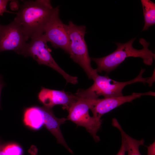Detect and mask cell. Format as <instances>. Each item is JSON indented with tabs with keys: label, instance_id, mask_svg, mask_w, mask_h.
<instances>
[{
	"label": "cell",
	"instance_id": "cell-3",
	"mask_svg": "<svg viewBox=\"0 0 155 155\" xmlns=\"http://www.w3.org/2000/svg\"><path fill=\"white\" fill-rule=\"evenodd\" d=\"M145 69L142 68L139 74L134 78L124 82L115 81L110 78L107 75H98L93 80L92 85L86 89H79L76 92L79 96L83 98H98L102 96L104 98L123 96L122 91L126 86L136 82L147 83L150 86L152 83L151 77L144 78L143 74Z\"/></svg>",
	"mask_w": 155,
	"mask_h": 155
},
{
	"label": "cell",
	"instance_id": "cell-16",
	"mask_svg": "<svg viewBox=\"0 0 155 155\" xmlns=\"http://www.w3.org/2000/svg\"><path fill=\"white\" fill-rule=\"evenodd\" d=\"M8 1L7 0H0V16H3L4 13L16 14V13L12 12L7 9V5Z\"/></svg>",
	"mask_w": 155,
	"mask_h": 155
},
{
	"label": "cell",
	"instance_id": "cell-15",
	"mask_svg": "<svg viewBox=\"0 0 155 155\" xmlns=\"http://www.w3.org/2000/svg\"><path fill=\"white\" fill-rule=\"evenodd\" d=\"M4 151L6 155H22L23 152L21 147L14 143L5 144Z\"/></svg>",
	"mask_w": 155,
	"mask_h": 155
},
{
	"label": "cell",
	"instance_id": "cell-12",
	"mask_svg": "<svg viewBox=\"0 0 155 155\" xmlns=\"http://www.w3.org/2000/svg\"><path fill=\"white\" fill-rule=\"evenodd\" d=\"M23 121L25 125L34 130H38L43 125L42 106H32L25 108L23 111Z\"/></svg>",
	"mask_w": 155,
	"mask_h": 155
},
{
	"label": "cell",
	"instance_id": "cell-6",
	"mask_svg": "<svg viewBox=\"0 0 155 155\" xmlns=\"http://www.w3.org/2000/svg\"><path fill=\"white\" fill-rule=\"evenodd\" d=\"M31 39L29 43H27L21 55L30 57L39 64L45 65L53 69L61 75L67 83L73 84L78 83L77 77L67 73L55 62L50 53L43 34L35 36Z\"/></svg>",
	"mask_w": 155,
	"mask_h": 155
},
{
	"label": "cell",
	"instance_id": "cell-17",
	"mask_svg": "<svg viewBox=\"0 0 155 155\" xmlns=\"http://www.w3.org/2000/svg\"><path fill=\"white\" fill-rule=\"evenodd\" d=\"M122 141L121 148L116 155H125L127 152V147L124 138L121 136Z\"/></svg>",
	"mask_w": 155,
	"mask_h": 155
},
{
	"label": "cell",
	"instance_id": "cell-20",
	"mask_svg": "<svg viewBox=\"0 0 155 155\" xmlns=\"http://www.w3.org/2000/svg\"><path fill=\"white\" fill-rule=\"evenodd\" d=\"M5 84L3 81L2 76L1 75H0V109H1L0 102L1 91L3 88L5 86Z\"/></svg>",
	"mask_w": 155,
	"mask_h": 155
},
{
	"label": "cell",
	"instance_id": "cell-11",
	"mask_svg": "<svg viewBox=\"0 0 155 155\" xmlns=\"http://www.w3.org/2000/svg\"><path fill=\"white\" fill-rule=\"evenodd\" d=\"M43 114V125L56 138L58 143L64 146L71 153L73 151L66 143L61 131L60 126L64 123L66 118H58L55 115L52 108L44 106H42Z\"/></svg>",
	"mask_w": 155,
	"mask_h": 155
},
{
	"label": "cell",
	"instance_id": "cell-2",
	"mask_svg": "<svg viewBox=\"0 0 155 155\" xmlns=\"http://www.w3.org/2000/svg\"><path fill=\"white\" fill-rule=\"evenodd\" d=\"M135 39L136 38H132L123 43L115 42L117 48L111 53L100 58H91L97 65V68L96 69L97 72L101 73L104 71L108 73L129 57H140L142 59L145 64L151 65L155 59V54L148 48L150 43L143 38H140L139 42L143 47L138 50L133 46Z\"/></svg>",
	"mask_w": 155,
	"mask_h": 155
},
{
	"label": "cell",
	"instance_id": "cell-7",
	"mask_svg": "<svg viewBox=\"0 0 155 155\" xmlns=\"http://www.w3.org/2000/svg\"><path fill=\"white\" fill-rule=\"evenodd\" d=\"M47 42H50L55 48H61L68 53L71 54V40L67 28L59 18V6L48 22L43 34Z\"/></svg>",
	"mask_w": 155,
	"mask_h": 155
},
{
	"label": "cell",
	"instance_id": "cell-19",
	"mask_svg": "<svg viewBox=\"0 0 155 155\" xmlns=\"http://www.w3.org/2000/svg\"><path fill=\"white\" fill-rule=\"evenodd\" d=\"M30 155H38V150L34 145H32L28 151Z\"/></svg>",
	"mask_w": 155,
	"mask_h": 155
},
{
	"label": "cell",
	"instance_id": "cell-14",
	"mask_svg": "<svg viewBox=\"0 0 155 155\" xmlns=\"http://www.w3.org/2000/svg\"><path fill=\"white\" fill-rule=\"evenodd\" d=\"M144 20L142 31L155 24V3L150 0H141Z\"/></svg>",
	"mask_w": 155,
	"mask_h": 155
},
{
	"label": "cell",
	"instance_id": "cell-18",
	"mask_svg": "<svg viewBox=\"0 0 155 155\" xmlns=\"http://www.w3.org/2000/svg\"><path fill=\"white\" fill-rule=\"evenodd\" d=\"M147 155H155V142L148 146Z\"/></svg>",
	"mask_w": 155,
	"mask_h": 155
},
{
	"label": "cell",
	"instance_id": "cell-8",
	"mask_svg": "<svg viewBox=\"0 0 155 155\" xmlns=\"http://www.w3.org/2000/svg\"><path fill=\"white\" fill-rule=\"evenodd\" d=\"M27 40L20 26L14 20L6 25L0 24V53L12 51L21 55Z\"/></svg>",
	"mask_w": 155,
	"mask_h": 155
},
{
	"label": "cell",
	"instance_id": "cell-13",
	"mask_svg": "<svg viewBox=\"0 0 155 155\" xmlns=\"http://www.w3.org/2000/svg\"><path fill=\"white\" fill-rule=\"evenodd\" d=\"M112 124L119 129L121 136L124 138L126 144L127 155H141L139 150V147L143 145L144 140L142 139L137 140L129 136L123 131L117 120L115 118L112 119Z\"/></svg>",
	"mask_w": 155,
	"mask_h": 155
},
{
	"label": "cell",
	"instance_id": "cell-5",
	"mask_svg": "<svg viewBox=\"0 0 155 155\" xmlns=\"http://www.w3.org/2000/svg\"><path fill=\"white\" fill-rule=\"evenodd\" d=\"M98 98L78 97L68 109V114L66 118L67 120L71 121L77 125L84 127L96 142L100 140L97 133L101 127L102 120L90 116L89 110Z\"/></svg>",
	"mask_w": 155,
	"mask_h": 155
},
{
	"label": "cell",
	"instance_id": "cell-10",
	"mask_svg": "<svg viewBox=\"0 0 155 155\" xmlns=\"http://www.w3.org/2000/svg\"><path fill=\"white\" fill-rule=\"evenodd\" d=\"M78 98L75 94L64 90L51 89L43 87H41L38 95V100L43 106L52 108L55 105H62L63 108L67 111Z\"/></svg>",
	"mask_w": 155,
	"mask_h": 155
},
{
	"label": "cell",
	"instance_id": "cell-22",
	"mask_svg": "<svg viewBox=\"0 0 155 155\" xmlns=\"http://www.w3.org/2000/svg\"><path fill=\"white\" fill-rule=\"evenodd\" d=\"M29 155H30V154H29Z\"/></svg>",
	"mask_w": 155,
	"mask_h": 155
},
{
	"label": "cell",
	"instance_id": "cell-1",
	"mask_svg": "<svg viewBox=\"0 0 155 155\" xmlns=\"http://www.w3.org/2000/svg\"><path fill=\"white\" fill-rule=\"evenodd\" d=\"M56 8L52 7L50 0L24 1L14 20L20 26L28 40L44 33Z\"/></svg>",
	"mask_w": 155,
	"mask_h": 155
},
{
	"label": "cell",
	"instance_id": "cell-9",
	"mask_svg": "<svg viewBox=\"0 0 155 155\" xmlns=\"http://www.w3.org/2000/svg\"><path fill=\"white\" fill-rule=\"evenodd\" d=\"M144 95L154 96L155 92L151 91L142 93L133 92L131 95L127 96L123 95L102 99L98 98L90 110L92 113L93 117L100 119L103 115L116 107Z\"/></svg>",
	"mask_w": 155,
	"mask_h": 155
},
{
	"label": "cell",
	"instance_id": "cell-21",
	"mask_svg": "<svg viewBox=\"0 0 155 155\" xmlns=\"http://www.w3.org/2000/svg\"><path fill=\"white\" fill-rule=\"evenodd\" d=\"M5 144L0 141V155H6L4 151Z\"/></svg>",
	"mask_w": 155,
	"mask_h": 155
},
{
	"label": "cell",
	"instance_id": "cell-4",
	"mask_svg": "<svg viewBox=\"0 0 155 155\" xmlns=\"http://www.w3.org/2000/svg\"><path fill=\"white\" fill-rule=\"evenodd\" d=\"M67 26L71 40L70 58L83 69L89 79L93 80L98 74L91 65V59L84 39L86 27L77 25L71 21H69Z\"/></svg>",
	"mask_w": 155,
	"mask_h": 155
}]
</instances>
